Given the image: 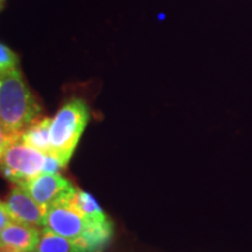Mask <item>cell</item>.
Returning a JSON list of instances; mask_svg holds the SVG:
<instances>
[{
    "instance_id": "1",
    "label": "cell",
    "mask_w": 252,
    "mask_h": 252,
    "mask_svg": "<svg viewBox=\"0 0 252 252\" xmlns=\"http://www.w3.org/2000/svg\"><path fill=\"white\" fill-rule=\"evenodd\" d=\"M42 117V108L25 83L19 68L0 78V121L12 137L20 135Z\"/></svg>"
},
{
    "instance_id": "2",
    "label": "cell",
    "mask_w": 252,
    "mask_h": 252,
    "mask_svg": "<svg viewBox=\"0 0 252 252\" xmlns=\"http://www.w3.org/2000/svg\"><path fill=\"white\" fill-rule=\"evenodd\" d=\"M45 228L81 245L86 252H102L113 234L112 222L94 224L65 204L47 210Z\"/></svg>"
},
{
    "instance_id": "3",
    "label": "cell",
    "mask_w": 252,
    "mask_h": 252,
    "mask_svg": "<svg viewBox=\"0 0 252 252\" xmlns=\"http://www.w3.org/2000/svg\"><path fill=\"white\" fill-rule=\"evenodd\" d=\"M90 110L82 98L63 104L50 123V156L65 167L70 161L80 138L89 122Z\"/></svg>"
},
{
    "instance_id": "4",
    "label": "cell",
    "mask_w": 252,
    "mask_h": 252,
    "mask_svg": "<svg viewBox=\"0 0 252 252\" xmlns=\"http://www.w3.org/2000/svg\"><path fill=\"white\" fill-rule=\"evenodd\" d=\"M46 158L47 154L17 140L6 150L0 173L12 184L21 185L43 173Z\"/></svg>"
},
{
    "instance_id": "5",
    "label": "cell",
    "mask_w": 252,
    "mask_h": 252,
    "mask_svg": "<svg viewBox=\"0 0 252 252\" xmlns=\"http://www.w3.org/2000/svg\"><path fill=\"white\" fill-rule=\"evenodd\" d=\"M18 186L23 187L46 210L58 204H67L77 189L59 173H41Z\"/></svg>"
},
{
    "instance_id": "6",
    "label": "cell",
    "mask_w": 252,
    "mask_h": 252,
    "mask_svg": "<svg viewBox=\"0 0 252 252\" xmlns=\"http://www.w3.org/2000/svg\"><path fill=\"white\" fill-rule=\"evenodd\" d=\"M14 222L43 229L46 225L47 210L20 186L14 185L5 201Z\"/></svg>"
},
{
    "instance_id": "7",
    "label": "cell",
    "mask_w": 252,
    "mask_h": 252,
    "mask_svg": "<svg viewBox=\"0 0 252 252\" xmlns=\"http://www.w3.org/2000/svg\"><path fill=\"white\" fill-rule=\"evenodd\" d=\"M41 230L35 226L12 222L0 232V247L17 252H34L39 245Z\"/></svg>"
},
{
    "instance_id": "8",
    "label": "cell",
    "mask_w": 252,
    "mask_h": 252,
    "mask_svg": "<svg viewBox=\"0 0 252 252\" xmlns=\"http://www.w3.org/2000/svg\"><path fill=\"white\" fill-rule=\"evenodd\" d=\"M65 206L72 208L83 219L89 220L90 223H94V224H105V223L111 222L93 195L88 194L81 189L75 190V193L69 198Z\"/></svg>"
},
{
    "instance_id": "9",
    "label": "cell",
    "mask_w": 252,
    "mask_h": 252,
    "mask_svg": "<svg viewBox=\"0 0 252 252\" xmlns=\"http://www.w3.org/2000/svg\"><path fill=\"white\" fill-rule=\"evenodd\" d=\"M50 123L52 119L48 117H41L31 124L20 135L21 143L39 150L45 154H50Z\"/></svg>"
},
{
    "instance_id": "10",
    "label": "cell",
    "mask_w": 252,
    "mask_h": 252,
    "mask_svg": "<svg viewBox=\"0 0 252 252\" xmlns=\"http://www.w3.org/2000/svg\"><path fill=\"white\" fill-rule=\"evenodd\" d=\"M35 252H86L81 245L50 230L41 229V238Z\"/></svg>"
},
{
    "instance_id": "11",
    "label": "cell",
    "mask_w": 252,
    "mask_h": 252,
    "mask_svg": "<svg viewBox=\"0 0 252 252\" xmlns=\"http://www.w3.org/2000/svg\"><path fill=\"white\" fill-rule=\"evenodd\" d=\"M18 55L8 46L0 42V78L18 68Z\"/></svg>"
},
{
    "instance_id": "12",
    "label": "cell",
    "mask_w": 252,
    "mask_h": 252,
    "mask_svg": "<svg viewBox=\"0 0 252 252\" xmlns=\"http://www.w3.org/2000/svg\"><path fill=\"white\" fill-rule=\"evenodd\" d=\"M14 141H17V139L8 133L7 130L5 128V126L2 125L1 121H0V161H1L2 157H4L6 150H7Z\"/></svg>"
},
{
    "instance_id": "13",
    "label": "cell",
    "mask_w": 252,
    "mask_h": 252,
    "mask_svg": "<svg viewBox=\"0 0 252 252\" xmlns=\"http://www.w3.org/2000/svg\"><path fill=\"white\" fill-rule=\"evenodd\" d=\"M12 222H13V219H12L11 214H9L5 202L0 201V232H1L8 224H11Z\"/></svg>"
},
{
    "instance_id": "14",
    "label": "cell",
    "mask_w": 252,
    "mask_h": 252,
    "mask_svg": "<svg viewBox=\"0 0 252 252\" xmlns=\"http://www.w3.org/2000/svg\"><path fill=\"white\" fill-rule=\"evenodd\" d=\"M0 252H17V251H14V250H11V249H8V248L0 247Z\"/></svg>"
},
{
    "instance_id": "15",
    "label": "cell",
    "mask_w": 252,
    "mask_h": 252,
    "mask_svg": "<svg viewBox=\"0 0 252 252\" xmlns=\"http://www.w3.org/2000/svg\"><path fill=\"white\" fill-rule=\"evenodd\" d=\"M4 1H5V0H0V9L2 8V5H4Z\"/></svg>"
}]
</instances>
